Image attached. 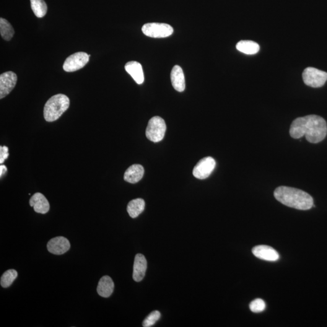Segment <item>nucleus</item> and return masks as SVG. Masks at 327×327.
<instances>
[{
    "label": "nucleus",
    "mask_w": 327,
    "mask_h": 327,
    "mask_svg": "<svg viewBox=\"0 0 327 327\" xmlns=\"http://www.w3.org/2000/svg\"><path fill=\"white\" fill-rule=\"evenodd\" d=\"M250 310L253 313H261L266 308V303L261 299H256L250 303Z\"/></svg>",
    "instance_id": "b1692460"
},
{
    "label": "nucleus",
    "mask_w": 327,
    "mask_h": 327,
    "mask_svg": "<svg viewBox=\"0 0 327 327\" xmlns=\"http://www.w3.org/2000/svg\"><path fill=\"white\" fill-rule=\"evenodd\" d=\"M290 134L294 139H300L305 136L311 143H319L327 136V123L323 118L316 115L298 118L293 121L290 126Z\"/></svg>",
    "instance_id": "f257e3e1"
},
{
    "label": "nucleus",
    "mask_w": 327,
    "mask_h": 327,
    "mask_svg": "<svg viewBox=\"0 0 327 327\" xmlns=\"http://www.w3.org/2000/svg\"><path fill=\"white\" fill-rule=\"evenodd\" d=\"M144 173L141 165L134 164L129 167L124 173V179L129 183L136 184L141 180Z\"/></svg>",
    "instance_id": "dca6fc26"
},
{
    "label": "nucleus",
    "mask_w": 327,
    "mask_h": 327,
    "mask_svg": "<svg viewBox=\"0 0 327 327\" xmlns=\"http://www.w3.org/2000/svg\"><path fill=\"white\" fill-rule=\"evenodd\" d=\"M303 82L308 86L314 88L323 87L327 81V73L314 67H307L302 74Z\"/></svg>",
    "instance_id": "39448f33"
},
{
    "label": "nucleus",
    "mask_w": 327,
    "mask_h": 327,
    "mask_svg": "<svg viewBox=\"0 0 327 327\" xmlns=\"http://www.w3.org/2000/svg\"><path fill=\"white\" fill-rule=\"evenodd\" d=\"M216 166V162L212 157L202 158L194 167L193 174L194 177L204 180L211 175Z\"/></svg>",
    "instance_id": "6e6552de"
},
{
    "label": "nucleus",
    "mask_w": 327,
    "mask_h": 327,
    "mask_svg": "<svg viewBox=\"0 0 327 327\" xmlns=\"http://www.w3.org/2000/svg\"><path fill=\"white\" fill-rule=\"evenodd\" d=\"M18 276V272L15 270L10 269L5 272L1 277V285L3 288H7L10 286L16 279Z\"/></svg>",
    "instance_id": "4be33fe9"
},
{
    "label": "nucleus",
    "mask_w": 327,
    "mask_h": 327,
    "mask_svg": "<svg viewBox=\"0 0 327 327\" xmlns=\"http://www.w3.org/2000/svg\"><path fill=\"white\" fill-rule=\"evenodd\" d=\"M69 106L70 100L66 95H54L46 103L44 108V117L48 122L56 121L68 109Z\"/></svg>",
    "instance_id": "7ed1b4c3"
},
{
    "label": "nucleus",
    "mask_w": 327,
    "mask_h": 327,
    "mask_svg": "<svg viewBox=\"0 0 327 327\" xmlns=\"http://www.w3.org/2000/svg\"><path fill=\"white\" fill-rule=\"evenodd\" d=\"M145 208V201L141 198H137L132 200L129 202L127 205V212H128L130 217L132 218H136L139 216Z\"/></svg>",
    "instance_id": "a211bd4d"
},
{
    "label": "nucleus",
    "mask_w": 327,
    "mask_h": 327,
    "mask_svg": "<svg viewBox=\"0 0 327 327\" xmlns=\"http://www.w3.org/2000/svg\"><path fill=\"white\" fill-rule=\"evenodd\" d=\"M236 49L241 53L246 54H254L258 53L259 46L258 43L253 41H240L236 45Z\"/></svg>",
    "instance_id": "6ab92c4d"
},
{
    "label": "nucleus",
    "mask_w": 327,
    "mask_h": 327,
    "mask_svg": "<svg viewBox=\"0 0 327 327\" xmlns=\"http://www.w3.org/2000/svg\"><path fill=\"white\" fill-rule=\"evenodd\" d=\"M147 268V262L142 254H137L135 258L133 279L135 281L140 282L144 279Z\"/></svg>",
    "instance_id": "f8f14e48"
},
{
    "label": "nucleus",
    "mask_w": 327,
    "mask_h": 327,
    "mask_svg": "<svg viewBox=\"0 0 327 327\" xmlns=\"http://www.w3.org/2000/svg\"><path fill=\"white\" fill-rule=\"evenodd\" d=\"M161 318V313L160 311L155 310L149 314L147 317L144 319L142 323V326L144 327H150L154 325Z\"/></svg>",
    "instance_id": "5701e85b"
},
{
    "label": "nucleus",
    "mask_w": 327,
    "mask_h": 327,
    "mask_svg": "<svg viewBox=\"0 0 327 327\" xmlns=\"http://www.w3.org/2000/svg\"><path fill=\"white\" fill-rule=\"evenodd\" d=\"M114 290V283L111 277L104 276L101 277L97 287L98 295L103 298H109L112 294Z\"/></svg>",
    "instance_id": "f3484780"
},
{
    "label": "nucleus",
    "mask_w": 327,
    "mask_h": 327,
    "mask_svg": "<svg viewBox=\"0 0 327 327\" xmlns=\"http://www.w3.org/2000/svg\"><path fill=\"white\" fill-rule=\"evenodd\" d=\"M252 252L256 258L262 260L274 262L278 260L279 258L278 253L271 246L267 245L254 246Z\"/></svg>",
    "instance_id": "9b49d317"
},
{
    "label": "nucleus",
    "mask_w": 327,
    "mask_h": 327,
    "mask_svg": "<svg viewBox=\"0 0 327 327\" xmlns=\"http://www.w3.org/2000/svg\"><path fill=\"white\" fill-rule=\"evenodd\" d=\"M274 198L282 204L292 208L307 210L313 206V199L310 194L300 189L281 186L274 191Z\"/></svg>",
    "instance_id": "f03ea898"
},
{
    "label": "nucleus",
    "mask_w": 327,
    "mask_h": 327,
    "mask_svg": "<svg viewBox=\"0 0 327 327\" xmlns=\"http://www.w3.org/2000/svg\"><path fill=\"white\" fill-rule=\"evenodd\" d=\"M126 71L133 78L137 84H141L144 82L143 70L141 64L136 61H130L125 66Z\"/></svg>",
    "instance_id": "2eb2a0df"
},
{
    "label": "nucleus",
    "mask_w": 327,
    "mask_h": 327,
    "mask_svg": "<svg viewBox=\"0 0 327 327\" xmlns=\"http://www.w3.org/2000/svg\"><path fill=\"white\" fill-rule=\"evenodd\" d=\"M0 33L4 40L9 41L14 35L15 31L8 21L4 18H0Z\"/></svg>",
    "instance_id": "aec40b11"
},
{
    "label": "nucleus",
    "mask_w": 327,
    "mask_h": 327,
    "mask_svg": "<svg viewBox=\"0 0 327 327\" xmlns=\"http://www.w3.org/2000/svg\"><path fill=\"white\" fill-rule=\"evenodd\" d=\"M17 75L8 71L0 75V98L6 97L14 89L17 82Z\"/></svg>",
    "instance_id": "1a4fd4ad"
},
{
    "label": "nucleus",
    "mask_w": 327,
    "mask_h": 327,
    "mask_svg": "<svg viewBox=\"0 0 327 327\" xmlns=\"http://www.w3.org/2000/svg\"><path fill=\"white\" fill-rule=\"evenodd\" d=\"M47 247L49 252L56 255H61L69 250L71 244L67 238L63 236H58L51 239L49 241Z\"/></svg>",
    "instance_id": "9d476101"
},
{
    "label": "nucleus",
    "mask_w": 327,
    "mask_h": 327,
    "mask_svg": "<svg viewBox=\"0 0 327 327\" xmlns=\"http://www.w3.org/2000/svg\"><path fill=\"white\" fill-rule=\"evenodd\" d=\"M89 56L83 52L75 53L67 57L63 64V69L67 72L79 71L84 67L89 61Z\"/></svg>",
    "instance_id": "0eeeda50"
},
{
    "label": "nucleus",
    "mask_w": 327,
    "mask_h": 327,
    "mask_svg": "<svg viewBox=\"0 0 327 327\" xmlns=\"http://www.w3.org/2000/svg\"><path fill=\"white\" fill-rule=\"evenodd\" d=\"M8 147L6 146L0 147V164H2L9 157Z\"/></svg>",
    "instance_id": "393cba45"
},
{
    "label": "nucleus",
    "mask_w": 327,
    "mask_h": 327,
    "mask_svg": "<svg viewBox=\"0 0 327 327\" xmlns=\"http://www.w3.org/2000/svg\"><path fill=\"white\" fill-rule=\"evenodd\" d=\"M30 206L33 207L35 212L38 214H45L50 209L48 199L41 193H36L31 197L29 201Z\"/></svg>",
    "instance_id": "ddd939ff"
},
{
    "label": "nucleus",
    "mask_w": 327,
    "mask_h": 327,
    "mask_svg": "<svg viewBox=\"0 0 327 327\" xmlns=\"http://www.w3.org/2000/svg\"><path fill=\"white\" fill-rule=\"evenodd\" d=\"M171 82L174 89L178 92H182L185 90L186 82L183 69L180 66L176 65L171 72Z\"/></svg>",
    "instance_id": "4468645a"
},
{
    "label": "nucleus",
    "mask_w": 327,
    "mask_h": 327,
    "mask_svg": "<svg viewBox=\"0 0 327 327\" xmlns=\"http://www.w3.org/2000/svg\"><path fill=\"white\" fill-rule=\"evenodd\" d=\"M7 171V168L6 166L4 165H1V166H0V176H1V178L2 177V175L6 173Z\"/></svg>",
    "instance_id": "a878e982"
},
{
    "label": "nucleus",
    "mask_w": 327,
    "mask_h": 327,
    "mask_svg": "<svg viewBox=\"0 0 327 327\" xmlns=\"http://www.w3.org/2000/svg\"><path fill=\"white\" fill-rule=\"evenodd\" d=\"M31 7L35 16L43 18L48 11V6L44 0H30Z\"/></svg>",
    "instance_id": "412c9836"
},
{
    "label": "nucleus",
    "mask_w": 327,
    "mask_h": 327,
    "mask_svg": "<svg viewBox=\"0 0 327 327\" xmlns=\"http://www.w3.org/2000/svg\"><path fill=\"white\" fill-rule=\"evenodd\" d=\"M144 34L151 38H162L173 34V28L165 23H147L142 27Z\"/></svg>",
    "instance_id": "423d86ee"
},
{
    "label": "nucleus",
    "mask_w": 327,
    "mask_h": 327,
    "mask_svg": "<svg viewBox=\"0 0 327 327\" xmlns=\"http://www.w3.org/2000/svg\"><path fill=\"white\" fill-rule=\"evenodd\" d=\"M166 124L164 120L160 116H154L150 119L145 135L147 139L154 142H158L164 137Z\"/></svg>",
    "instance_id": "20e7f679"
}]
</instances>
